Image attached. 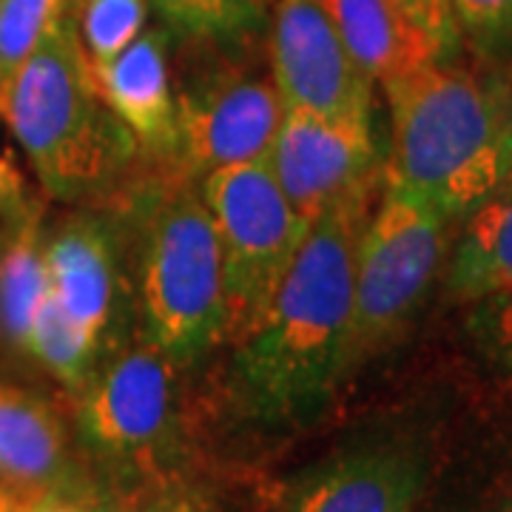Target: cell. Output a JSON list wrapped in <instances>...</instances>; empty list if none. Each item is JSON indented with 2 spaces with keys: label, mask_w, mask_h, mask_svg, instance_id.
Masks as SVG:
<instances>
[{
  "label": "cell",
  "mask_w": 512,
  "mask_h": 512,
  "mask_svg": "<svg viewBox=\"0 0 512 512\" xmlns=\"http://www.w3.org/2000/svg\"><path fill=\"white\" fill-rule=\"evenodd\" d=\"M373 197H350L313 222L274 299L237 342L234 390L259 424L311 419L348 379L356 248Z\"/></svg>",
  "instance_id": "obj_1"
},
{
  "label": "cell",
  "mask_w": 512,
  "mask_h": 512,
  "mask_svg": "<svg viewBox=\"0 0 512 512\" xmlns=\"http://www.w3.org/2000/svg\"><path fill=\"white\" fill-rule=\"evenodd\" d=\"M393 154L384 183L444 220L467 217L512 174L510 72L436 60L384 86Z\"/></svg>",
  "instance_id": "obj_2"
},
{
  "label": "cell",
  "mask_w": 512,
  "mask_h": 512,
  "mask_svg": "<svg viewBox=\"0 0 512 512\" xmlns=\"http://www.w3.org/2000/svg\"><path fill=\"white\" fill-rule=\"evenodd\" d=\"M46 194L77 200L109 188L134 157V137L94 89L92 69L66 15L0 97Z\"/></svg>",
  "instance_id": "obj_3"
},
{
  "label": "cell",
  "mask_w": 512,
  "mask_h": 512,
  "mask_svg": "<svg viewBox=\"0 0 512 512\" xmlns=\"http://www.w3.org/2000/svg\"><path fill=\"white\" fill-rule=\"evenodd\" d=\"M137 302L143 336L177 367L225 342L220 242L200 191L163 185L140 208Z\"/></svg>",
  "instance_id": "obj_4"
},
{
  "label": "cell",
  "mask_w": 512,
  "mask_h": 512,
  "mask_svg": "<svg viewBox=\"0 0 512 512\" xmlns=\"http://www.w3.org/2000/svg\"><path fill=\"white\" fill-rule=\"evenodd\" d=\"M180 373L183 367L137 336L114 345L77 393L80 439L117 484L131 487L126 498L180 478Z\"/></svg>",
  "instance_id": "obj_5"
},
{
  "label": "cell",
  "mask_w": 512,
  "mask_h": 512,
  "mask_svg": "<svg viewBox=\"0 0 512 512\" xmlns=\"http://www.w3.org/2000/svg\"><path fill=\"white\" fill-rule=\"evenodd\" d=\"M200 197L220 242L225 339L237 345L274 299L308 225L276 183L271 163L211 171L202 177Z\"/></svg>",
  "instance_id": "obj_6"
},
{
  "label": "cell",
  "mask_w": 512,
  "mask_h": 512,
  "mask_svg": "<svg viewBox=\"0 0 512 512\" xmlns=\"http://www.w3.org/2000/svg\"><path fill=\"white\" fill-rule=\"evenodd\" d=\"M447 222L430 205L384 183L356 248L348 376L387 348L419 311L444 259Z\"/></svg>",
  "instance_id": "obj_7"
},
{
  "label": "cell",
  "mask_w": 512,
  "mask_h": 512,
  "mask_svg": "<svg viewBox=\"0 0 512 512\" xmlns=\"http://www.w3.org/2000/svg\"><path fill=\"white\" fill-rule=\"evenodd\" d=\"M433 450L419 433H373L276 484L265 512H419Z\"/></svg>",
  "instance_id": "obj_8"
},
{
  "label": "cell",
  "mask_w": 512,
  "mask_h": 512,
  "mask_svg": "<svg viewBox=\"0 0 512 512\" xmlns=\"http://www.w3.org/2000/svg\"><path fill=\"white\" fill-rule=\"evenodd\" d=\"M268 60L285 111L370 126L373 83L353 63L319 0H274Z\"/></svg>",
  "instance_id": "obj_9"
},
{
  "label": "cell",
  "mask_w": 512,
  "mask_h": 512,
  "mask_svg": "<svg viewBox=\"0 0 512 512\" xmlns=\"http://www.w3.org/2000/svg\"><path fill=\"white\" fill-rule=\"evenodd\" d=\"M285 120V103L271 77L222 72L177 97L171 157L183 174H211L245 163H268Z\"/></svg>",
  "instance_id": "obj_10"
},
{
  "label": "cell",
  "mask_w": 512,
  "mask_h": 512,
  "mask_svg": "<svg viewBox=\"0 0 512 512\" xmlns=\"http://www.w3.org/2000/svg\"><path fill=\"white\" fill-rule=\"evenodd\" d=\"M268 163L308 228L333 205L376 191L379 177L373 126L305 111H285Z\"/></svg>",
  "instance_id": "obj_11"
},
{
  "label": "cell",
  "mask_w": 512,
  "mask_h": 512,
  "mask_svg": "<svg viewBox=\"0 0 512 512\" xmlns=\"http://www.w3.org/2000/svg\"><path fill=\"white\" fill-rule=\"evenodd\" d=\"M49 291L83 336L106 356L114 348V322L123 308L120 251L111 228L97 217L66 220L46 239Z\"/></svg>",
  "instance_id": "obj_12"
},
{
  "label": "cell",
  "mask_w": 512,
  "mask_h": 512,
  "mask_svg": "<svg viewBox=\"0 0 512 512\" xmlns=\"http://www.w3.org/2000/svg\"><path fill=\"white\" fill-rule=\"evenodd\" d=\"M74 487L69 433L52 404L0 382V512H29Z\"/></svg>",
  "instance_id": "obj_13"
},
{
  "label": "cell",
  "mask_w": 512,
  "mask_h": 512,
  "mask_svg": "<svg viewBox=\"0 0 512 512\" xmlns=\"http://www.w3.org/2000/svg\"><path fill=\"white\" fill-rule=\"evenodd\" d=\"M92 80L100 100L134 137L137 148L171 157L177 97L171 92L168 35L163 29L140 32L111 63L92 69Z\"/></svg>",
  "instance_id": "obj_14"
},
{
  "label": "cell",
  "mask_w": 512,
  "mask_h": 512,
  "mask_svg": "<svg viewBox=\"0 0 512 512\" xmlns=\"http://www.w3.org/2000/svg\"><path fill=\"white\" fill-rule=\"evenodd\" d=\"M353 63L390 86L441 60L433 37L393 0H319Z\"/></svg>",
  "instance_id": "obj_15"
},
{
  "label": "cell",
  "mask_w": 512,
  "mask_h": 512,
  "mask_svg": "<svg viewBox=\"0 0 512 512\" xmlns=\"http://www.w3.org/2000/svg\"><path fill=\"white\" fill-rule=\"evenodd\" d=\"M464 220L450 259L447 291L456 302L473 305L512 288V174Z\"/></svg>",
  "instance_id": "obj_16"
},
{
  "label": "cell",
  "mask_w": 512,
  "mask_h": 512,
  "mask_svg": "<svg viewBox=\"0 0 512 512\" xmlns=\"http://www.w3.org/2000/svg\"><path fill=\"white\" fill-rule=\"evenodd\" d=\"M40 222V205L26 202L12 220V234L0 251V330L15 348L23 350L32 316L49 291L46 234Z\"/></svg>",
  "instance_id": "obj_17"
},
{
  "label": "cell",
  "mask_w": 512,
  "mask_h": 512,
  "mask_svg": "<svg viewBox=\"0 0 512 512\" xmlns=\"http://www.w3.org/2000/svg\"><path fill=\"white\" fill-rule=\"evenodd\" d=\"M26 350L69 393H80L97 370V362L103 359L97 345H92L83 336V330L69 319V313L60 308L52 291H46L43 302L37 305L35 316H32Z\"/></svg>",
  "instance_id": "obj_18"
},
{
  "label": "cell",
  "mask_w": 512,
  "mask_h": 512,
  "mask_svg": "<svg viewBox=\"0 0 512 512\" xmlns=\"http://www.w3.org/2000/svg\"><path fill=\"white\" fill-rule=\"evenodd\" d=\"M72 26L86 63L106 66L146 29L148 0H72Z\"/></svg>",
  "instance_id": "obj_19"
},
{
  "label": "cell",
  "mask_w": 512,
  "mask_h": 512,
  "mask_svg": "<svg viewBox=\"0 0 512 512\" xmlns=\"http://www.w3.org/2000/svg\"><path fill=\"white\" fill-rule=\"evenodd\" d=\"M72 0H0V97L20 66L69 15Z\"/></svg>",
  "instance_id": "obj_20"
},
{
  "label": "cell",
  "mask_w": 512,
  "mask_h": 512,
  "mask_svg": "<svg viewBox=\"0 0 512 512\" xmlns=\"http://www.w3.org/2000/svg\"><path fill=\"white\" fill-rule=\"evenodd\" d=\"M461 43L476 60L512 72V0H450Z\"/></svg>",
  "instance_id": "obj_21"
},
{
  "label": "cell",
  "mask_w": 512,
  "mask_h": 512,
  "mask_svg": "<svg viewBox=\"0 0 512 512\" xmlns=\"http://www.w3.org/2000/svg\"><path fill=\"white\" fill-rule=\"evenodd\" d=\"M171 26L197 37H237L254 29L259 12L248 0H148Z\"/></svg>",
  "instance_id": "obj_22"
},
{
  "label": "cell",
  "mask_w": 512,
  "mask_h": 512,
  "mask_svg": "<svg viewBox=\"0 0 512 512\" xmlns=\"http://www.w3.org/2000/svg\"><path fill=\"white\" fill-rule=\"evenodd\" d=\"M467 330L478 356L493 367L501 379L512 382V288L490 293L470 305Z\"/></svg>",
  "instance_id": "obj_23"
},
{
  "label": "cell",
  "mask_w": 512,
  "mask_h": 512,
  "mask_svg": "<svg viewBox=\"0 0 512 512\" xmlns=\"http://www.w3.org/2000/svg\"><path fill=\"white\" fill-rule=\"evenodd\" d=\"M128 512H228L208 487L174 478L154 490L128 498Z\"/></svg>",
  "instance_id": "obj_24"
},
{
  "label": "cell",
  "mask_w": 512,
  "mask_h": 512,
  "mask_svg": "<svg viewBox=\"0 0 512 512\" xmlns=\"http://www.w3.org/2000/svg\"><path fill=\"white\" fill-rule=\"evenodd\" d=\"M29 512H128V498L117 493H100L97 487L74 484L63 493L49 495Z\"/></svg>",
  "instance_id": "obj_25"
},
{
  "label": "cell",
  "mask_w": 512,
  "mask_h": 512,
  "mask_svg": "<svg viewBox=\"0 0 512 512\" xmlns=\"http://www.w3.org/2000/svg\"><path fill=\"white\" fill-rule=\"evenodd\" d=\"M421 26L424 32L433 37L441 60H450L456 55L461 40L453 20V3L450 0H421Z\"/></svg>",
  "instance_id": "obj_26"
},
{
  "label": "cell",
  "mask_w": 512,
  "mask_h": 512,
  "mask_svg": "<svg viewBox=\"0 0 512 512\" xmlns=\"http://www.w3.org/2000/svg\"><path fill=\"white\" fill-rule=\"evenodd\" d=\"M26 202L29 200L23 197V180L18 168L9 157H0V217H12Z\"/></svg>",
  "instance_id": "obj_27"
},
{
  "label": "cell",
  "mask_w": 512,
  "mask_h": 512,
  "mask_svg": "<svg viewBox=\"0 0 512 512\" xmlns=\"http://www.w3.org/2000/svg\"><path fill=\"white\" fill-rule=\"evenodd\" d=\"M393 3H399L404 12L421 26V0H393ZM421 29H424V26H421Z\"/></svg>",
  "instance_id": "obj_28"
},
{
  "label": "cell",
  "mask_w": 512,
  "mask_h": 512,
  "mask_svg": "<svg viewBox=\"0 0 512 512\" xmlns=\"http://www.w3.org/2000/svg\"><path fill=\"white\" fill-rule=\"evenodd\" d=\"M248 3H251V6H254L256 12H259V15H262V12H265V9H268V3H271V0H248Z\"/></svg>",
  "instance_id": "obj_29"
},
{
  "label": "cell",
  "mask_w": 512,
  "mask_h": 512,
  "mask_svg": "<svg viewBox=\"0 0 512 512\" xmlns=\"http://www.w3.org/2000/svg\"><path fill=\"white\" fill-rule=\"evenodd\" d=\"M498 512H512V495L507 498V501H504V504H501V510Z\"/></svg>",
  "instance_id": "obj_30"
}]
</instances>
